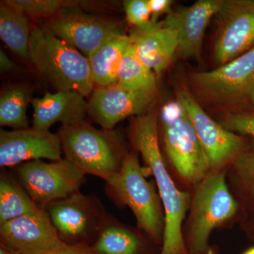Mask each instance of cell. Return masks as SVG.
<instances>
[{
	"label": "cell",
	"instance_id": "23",
	"mask_svg": "<svg viewBox=\"0 0 254 254\" xmlns=\"http://www.w3.org/2000/svg\"><path fill=\"white\" fill-rule=\"evenodd\" d=\"M117 83L127 89L155 96L158 92L156 75L140 60L131 43L124 54Z\"/></svg>",
	"mask_w": 254,
	"mask_h": 254
},
{
	"label": "cell",
	"instance_id": "18",
	"mask_svg": "<svg viewBox=\"0 0 254 254\" xmlns=\"http://www.w3.org/2000/svg\"><path fill=\"white\" fill-rule=\"evenodd\" d=\"M78 92L58 91L46 93L42 98L32 100L33 108V127L49 131L52 125L62 123L69 126L84 121L88 114V103Z\"/></svg>",
	"mask_w": 254,
	"mask_h": 254
},
{
	"label": "cell",
	"instance_id": "12",
	"mask_svg": "<svg viewBox=\"0 0 254 254\" xmlns=\"http://www.w3.org/2000/svg\"><path fill=\"white\" fill-rule=\"evenodd\" d=\"M216 16L214 59L220 66L254 48V0H223Z\"/></svg>",
	"mask_w": 254,
	"mask_h": 254
},
{
	"label": "cell",
	"instance_id": "17",
	"mask_svg": "<svg viewBox=\"0 0 254 254\" xmlns=\"http://www.w3.org/2000/svg\"><path fill=\"white\" fill-rule=\"evenodd\" d=\"M128 36L138 58L158 78L178 52L177 31L164 26L161 21L143 28H133Z\"/></svg>",
	"mask_w": 254,
	"mask_h": 254
},
{
	"label": "cell",
	"instance_id": "7",
	"mask_svg": "<svg viewBox=\"0 0 254 254\" xmlns=\"http://www.w3.org/2000/svg\"><path fill=\"white\" fill-rule=\"evenodd\" d=\"M165 153L177 180L190 190L210 172L208 159L186 112L178 102L161 112Z\"/></svg>",
	"mask_w": 254,
	"mask_h": 254
},
{
	"label": "cell",
	"instance_id": "26",
	"mask_svg": "<svg viewBox=\"0 0 254 254\" xmlns=\"http://www.w3.org/2000/svg\"><path fill=\"white\" fill-rule=\"evenodd\" d=\"M25 13L37 17L53 18L65 8L76 6V3L63 0H6Z\"/></svg>",
	"mask_w": 254,
	"mask_h": 254
},
{
	"label": "cell",
	"instance_id": "22",
	"mask_svg": "<svg viewBox=\"0 0 254 254\" xmlns=\"http://www.w3.org/2000/svg\"><path fill=\"white\" fill-rule=\"evenodd\" d=\"M41 207L11 175L2 173L0 179V225L39 211Z\"/></svg>",
	"mask_w": 254,
	"mask_h": 254
},
{
	"label": "cell",
	"instance_id": "5",
	"mask_svg": "<svg viewBox=\"0 0 254 254\" xmlns=\"http://www.w3.org/2000/svg\"><path fill=\"white\" fill-rule=\"evenodd\" d=\"M58 135L65 158L105 182L120 172L128 153L113 130L97 129L84 121L62 127Z\"/></svg>",
	"mask_w": 254,
	"mask_h": 254
},
{
	"label": "cell",
	"instance_id": "30",
	"mask_svg": "<svg viewBox=\"0 0 254 254\" xmlns=\"http://www.w3.org/2000/svg\"><path fill=\"white\" fill-rule=\"evenodd\" d=\"M49 254H99L93 248L83 245H66Z\"/></svg>",
	"mask_w": 254,
	"mask_h": 254
},
{
	"label": "cell",
	"instance_id": "4",
	"mask_svg": "<svg viewBox=\"0 0 254 254\" xmlns=\"http://www.w3.org/2000/svg\"><path fill=\"white\" fill-rule=\"evenodd\" d=\"M136 153H128L120 172L107 180V190L117 204L128 207L138 230L155 244L163 245L165 210L153 182L146 180Z\"/></svg>",
	"mask_w": 254,
	"mask_h": 254
},
{
	"label": "cell",
	"instance_id": "31",
	"mask_svg": "<svg viewBox=\"0 0 254 254\" xmlns=\"http://www.w3.org/2000/svg\"><path fill=\"white\" fill-rule=\"evenodd\" d=\"M0 70L1 72H14L17 70V65L12 61L2 48L0 49Z\"/></svg>",
	"mask_w": 254,
	"mask_h": 254
},
{
	"label": "cell",
	"instance_id": "8",
	"mask_svg": "<svg viewBox=\"0 0 254 254\" xmlns=\"http://www.w3.org/2000/svg\"><path fill=\"white\" fill-rule=\"evenodd\" d=\"M175 93L204 150L210 172L227 170L245 151V140L209 116L186 85L177 86Z\"/></svg>",
	"mask_w": 254,
	"mask_h": 254
},
{
	"label": "cell",
	"instance_id": "32",
	"mask_svg": "<svg viewBox=\"0 0 254 254\" xmlns=\"http://www.w3.org/2000/svg\"><path fill=\"white\" fill-rule=\"evenodd\" d=\"M0 254H10L9 248L6 247V245H4L2 242H1V248H0Z\"/></svg>",
	"mask_w": 254,
	"mask_h": 254
},
{
	"label": "cell",
	"instance_id": "29",
	"mask_svg": "<svg viewBox=\"0 0 254 254\" xmlns=\"http://www.w3.org/2000/svg\"><path fill=\"white\" fill-rule=\"evenodd\" d=\"M148 7L151 14V23L159 22L158 19L163 15L168 16L173 12L172 6L173 1L172 0H148Z\"/></svg>",
	"mask_w": 254,
	"mask_h": 254
},
{
	"label": "cell",
	"instance_id": "3",
	"mask_svg": "<svg viewBox=\"0 0 254 254\" xmlns=\"http://www.w3.org/2000/svg\"><path fill=\"white\" fill-rule=\"evenodd\" d=\"M29 58L58 91H76L86 98L94 91L88 58L45 26L31 30Z\"/></svg>",
	"mask_w": 254,
	"mask_h": 254
},
{
	"label": "cell",
	"instance_id": "15",
	"mask_svg": "<svg viewBox=\"0 0 254 254\" xmlns=\"http://www.w3.org/2000/svg\"><path fill=\"white\" fill-rule=\"evenodd\" d=\"M155 98L150 93L127 89L118 83L98 87L88 103V114L103 129L113 130L122 120L148 112Z\"/></svg>",
	"mask_w": 254,
	"mask_h": 254
},
{
	"label": "cell",
	"instance_id": "34",
	"mask_svg": "<svg viewBox=\"0 0 254 254\" xmlns=\"http://www.w3.org/2000/svg\"><path fill=\"white\" fill-rule=\"evenodd\" d=\"M252 106L253 107V108L254 109V93L253 97H252Z\"/></svg>",
	"mask_w": 254,
	"mask_h": 254
},
{
	"label": "cell",
	"instance_id": "28",
	"mask_svg": "<svg viewBox=\"0 0 254 254\" xmlns=\"http://www.w3.org/2000/svg\"><path fill=\"white\" fill-rule=\"evenodd\" d=\"M124 5L127 21L133 28H143L151 24L148 0H127Z\"/></svg>",
	"mask_w": 254,
	"mask_h": 254
},
{
	"label": "cell",
	"instance_id": "14",
	"mask_svg": "<svg viewBox=\"0 0 254 254\" xmlns=\"http://www.w3.org/2000/svg\"><path fill=\"white\" fill-rule=\"evenodd\" d=\"M61 140L58 133L26 128L0 131V166L11 168L33 160L61 158Z\"/></svg>",
	"mask_w": 254,
	"mask_h": 254
},
{
	"label": "cell",
	"instance_id": "13",
	"mask_svg": "<svg viewBox=\"0 0 254 254\" xmlns=\"http://www.w3.org/2000/svg\"><path fill=\"white\" fill-rule=\"evenodd\" d=\"M1 242L15 254H49L66 247L45 208L0 225Z\"/></svg>",
	"mask_w": 254,
	"mask_h": 254
},
{
	"label": "cell",
	"instance_id": "6",
	"mask_svg": "<svg viewBox=\"0 0 254 254\" xmlns=\"http://www.w3.org/2000/svg\"><path fill=\"white\" fill-rule=\"evenodd\" d=\"M190 87L198 102L237 113L252 105L254 93V48L211 71L190 73Z\"/></svg>",
	"mask_w": 254,
	"mask_h": 254
},
{
	"label": "cell",
	"instance_id": "16",
	"mask_svg": "<svg viewBox=\"0 0 254 254\" xmlns=\"http://www.w3.org/2000/svg\"><path fill=\"white\" fill-rule=\"evenodd\" d=\"M223 0H199L173 11L162 21L178 35V52L185 59L199 58L205 30L218 14Z\"/></svg>",
	"mask_w": 254,
	"mask_h": 254
},
{
	"label": "cell",
	"instance_id": "20",
	"mask_svg": "<svg viewBox=\"0 0 254 254\" xmlns=\"http://www.w3.org/2000/svg\"><path fill=\"white\" fill-rule=\"evenodd\" d=\"M31 31L28 14L7 1L0 4V38L13 53L30 60Z\"/></svg>",
	"mask_w": 254,
	"mask_h": 254
},
{
	"label": "cell",
	"instance_id": "11",
	"mask_svg": "<svg viewBox=\"0 0 254 254\" xmlns=\"http://www.w3.org/2000/svg\"><path fill=\"white\" fill-rule=\"evenodd\" d=\"M44 26L87 58L110 40L123 34L116 21L86 14L76 6L62 10Z\"/></svg>",
	"mask_w": 254,
	"mask_h": 254
},
{
	"label": "cell",
	"instance_id": "21",
	"mask_svg": "<svg viewBox=\"0 0 254 254\" xmlns=\"http://www.w3.org/2000/svg\"><path fill=\"white\" fill-rule=\"evenodd\" d=\"M138 231L108 219L92 248L99 254H139L144 238Z\"/></svg>",
	"mask_w": 254,
	"mask_h": 254
},
{
	"label": "cell",
	"instance_id": "24",
	"mask_svg": "<svg viewBox=\"0 0 254 254\" xmlns=\"http://www.w3.org/2000/svg\"><path fill=\"white\" fill-rule=\"evenodd\" d=\"M227 181L240 207L254 208V150H247L227 169Z\"/></svg>",
	"mask_w": 254,
	"mask_h": 254
},
{
	"label": "cell",
	"instance_id": "9",
	"mask_svg": "<svg viewBox=\"0 0 254 254\" xmlns=\"http://www.w3.org/2000/svg\"><path fill=\"white\" fill-rule=\"evenodd\" d=\"M17 175L24 190L41 208L79 191L86 174L66 158L21 164Z\"/></svg>",
	"mask_w": 254,
	"mask_h": 254
},
{
	"label": "cell",
	"instance_id": "27",
	"mask_svg": "<svg viewBox=\"0 0 254 254\" xmlns=\"http://www.w3.org/2000/svg\"><path fill=\"white\" fill-rule=\"evenodd\" d=\"M218 123L228 131L254 138V109L252 111L223 113Z\"/></svg>",
	"mask_w": 254,
	"mask_h": 254
},
{
	"label": "cell",
	"instance_id": "25",
	"mask_svg": "<svg viewBox=\"0 0 254 254\" xmlns=\"http://www.w3.org/2000/svg\"><path fill=\"white\" fill-rule=\"evenodd\" d=\"M29 100L26 87L14 86L4 91L0 98V125L15 129L29 128L26 115Z\"/></svg>",
	"mask_w": 254,
	"mask_h": 254
},
{
	"label": "cell",
	"instance_id": "33",
	"mask_svg": "<svg viewBox=\"0 0 254 254\" xmlns=\"http://www.w3.org/2000/svg\"><path fill=\"white\" fill-rule=\"evenodd\" d=\"M243 254H254V247L247 250V252H245Z\"/></svg>",
	"mask_w": 254,
	"mask_h": 254
},
{
	"label": "cell",
	"instance_id": "10",
	"mask_svg": "<svg viewBox=\"0 0 254 254\" xmlns=\"http://www.w3.org/2000/svg\"><path fill=\"white\" fill-rule=\"evenodd\" d=\"M61 240L68 245H83V240L99 236L108 218L99 200L79 191L45 207Z\"/></svg>",
	"mask_w": 254,
	"mask_h": 254
},
{
	"label": "cell",
	"instance_id": "2",
	"mask_svg": "<svg viewBox=\"0 0 254 254\" xmlns=\"http://www.w3.org/2000/svg\"><path fill=\"white\" fill-rule=\"evenodd\" d=\"M190 208L182 228L189 254L211 252L209 238L213 230L230 225L240 205L227 181V170L210 172L190 190Z\"/></svg>",
	"mask_w": 254,
	"mask_h": 254
},
{
	"label": "cell",
	"instance_id": "1",
	"mask_svg": "<svg viewBox=\"0 0 254 254\" xmlns=\"http://www.w3.org/2000/svg\"><path fill=\"white\" fill-rule=\"evenodd\" d=\"M130 136L135 149L141 154L146 170L154 177L163 203L165 227L160 254H189L182 228L190 208V190H180L173 173L169 172L159 142L158 115L155 110L133 118Z\"/></svg>",
	"mask_w": 254,
	"mask_h": 254
},
{
	"label": "cell",
	"instance_id": "35",
	"mask_svg": "<svg viewBox=\"0 0 254 254\" xmlns=\"http://www.w3.org/2000/svg\"><path fill=\"white\" fill-rule=\"evenodd\" d=\"M213 254V250H212L211 252H208V253H205V254Z\"/></svg>",
	"mask_w": 254,
	"mask_h": 254
},
{
	"label": "cell",
	"instance_id": "19",
	"mask_svg": "<svg viewBox=\"0 0 254 254\" xmlns=\"http://www.w3.org/2000/svg\"><path fill=\"white\" fill-rule=\"evenodd\" d=\"M131 43L130 37L123 33L107 42L88 57L95 85L105 87L117 83L124 54Z\"/></svg>",
	"mask_w": 254,
	"mask_h": 254
}]
</instances>
